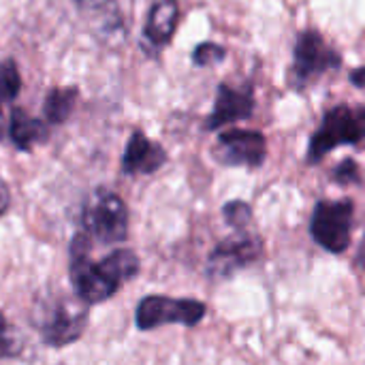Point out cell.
<instances>
[{
  "label": "cell",
  "mask_w": 365,
  "mask_h": 365,
  "mask_svg": "<svg viewBox=\"0 0 365 365\" xmlns=\"http://www.w3.org/2000/svg\"><path fill=\"white\" fill-rule=\"evenodd\" d=\"M139 272V259L130 250H113L103 261H90V237L81 231L71 242V280L83 304L109 299Z\"/></svg>",
  "instance_id": "1"
},
{
  "label": "cell",
  "mask_w": 365,
  "mask_h": 365,
  "mask_svg": "<svg viewBox=\"0 0 365 365\" xmlns=\"http://www.w3.org/2000/svg\"><path fill=\"white\" fill-rule=\"evenodd\" d=\"M361 141H365V105H336L325 111L319 128L312 133L306 163L317 165L336 148L359 145Z\"/></svg>",
  "instance_id": "2"
},
{
  "label": "cell",
  "mask_w": 365,
  "mask_h": 365,
  "mask_svg": "<svg viewBox=\"0 0 365 365\" xmlns=\"http://www.w3.org/2000/svg\"><path fill=\"white\" fill-rule=\"evenodd\" d=\"M342 66V56L323 38L319 30H302L297 32L293 45V62L287 73L289 88L295 92L306 90L323 75L338 71Z\"/></svg>",
  "instance_id": "3"
},
{
  "label": "cell",
  "mask_w": 365,
  "mask_h": 365,
  "mask_svg": "<svg viewBox=\"0 0 365 365\" xmlns=\"http://www.w3.org/2000/svg\"><path fill=\"white\" fill-rule=\"evenodd\" d=\"M83 233L103 244H120L128 235V207L111 190L98 188L83 205Z\"/></svg>",
  "instance_id": "4"
},
{
  "label": "cell",
  "mask_w": 365,
  "mask_h": 365,
  "mask_svg": "<svg viewBox=\"0 0 365 365\" xmlns=\"http://www.w3.org/2000/svg\"><path fill=\"white\" fill-rule=\"evenodd\" d=\"M355 203L351 199H321L310 218L312 240L329 255H344L351 246Z\"/></svg>",
  "instance_id": "5"
},
{
  "label": "cell",
  "mask_w": 365,
  "mask_h": 365,
  "mask_svg": "<svg viewBox=\"0 0 365 365\" xmlns=\"http://www.w3.org/2000/svg\"><path fill=\"white\" fill-rule=\"evenodd\" d=\"M88 325V310L83 302H73L66 297L47 299L38 308L36 327L47 346L62 349L79 340Z\"/></svg>",
  "instance_id": "6"
},
{
  "label": "cell",
  "mask_w": 365,
  "mask_h": 365,
  "mask_svg": "<svg viewBox=\"0 0 365 365\" xmlns=\"http://www.w3.org/2000/svg\"><path fill=\"white\" fill-rule=\"evenodd\" d=\"M205 304L197 299H173L165 295H148L141 299L135 312V323L141 331H150L163 325L195 327L205 317Z\"/></svg>",
  "instance_id": "7"
},
{
  "label": "cell",
  "mask_w": 365,
  "mask_h": 365,
  "mask_svg": "<svg viewBox=\"0 0 365 365\" xmlns=\"http://www.w3.org/2000/svg\"><path fill=\"white\" fill-rule=\"evenodd\" d=\"M263 257V240L255 233L235 231V235L216 244V248L207 257V276L212 280H227L252 265Z\"/></svg>",
  "instance_id": "8"
},
{
  "label": "cell",
  "mask_w": 365,
  "mask_h": 365,
  "mask_svg": "<svg viewBox=\"0 0 365 365\" xmlns=\"http://www.w3.org/2000/svg\"><path fill=\"white\" fill-rule=\"evenodd\" d=\"M212 156L225 167L259 169L267 158V139L261 130L250 128L222 130L212 148Z\"/></svg>",
  "instance_id": "9"
},
{
  "label": "cell",
  "mask_w": 365,
  "mask_h": 365,
  "mask_svg": "<svg viewBox=\"0 0 365 365\" xmlns=\"http://www.w3.org/2000/svg\"><path fill=\"white\" fill-rule=\"evenodd\" d=\"M255 88L246 83L244 88H235L231 83H220L216 90V101L205 118V130H218L227 124L250 120L255 113Z\"/></svg>",
  "instance_id": "10"
},
{
  "label": "cell",
  "mask_w": 365,
  "mask_h": 365,
  "mask_svg": "<svg viewBox=\"0 0 365 365\" xmlns=\"http://www.w3.org/2000/svg\"><path fill=\"white\" fill-rule=\"evenodd\" d=\"M167 163V152L160 143L148 139L143 130H135L124 148L122 171L124 175H150Z\"/></svg>",
  "instance_id": "11"
},
{
  "label": "cell",
  "mask_w": 365,
  "mask_h": 365,
  "mask_svg": "<svg viewBox=\"0 0 365 365\" xmlns=\"http://www.w3.org/2000/svg\"><path fill=\"white\" fill-rule=\"evenodd\" d=\"M178 21H180L178 0H158L148 11L143 24V38L152 49H163L171 43Z\"/></svg>",
  "instance_id": "12"
},
{
  "label": "cell",
  "mask_w": 365,
  "mask_h": 365,
  "mask_svg": "<svg viewBox=\"0 0 365 365\" xmlns=\"http://www.w3.org/2000/svg\"><path fill=\"white\" fill-rule=\"evenodd\" d=\"M6 133L11 137V143L19 150V152H30L34 145H41L47 141L49 137V128L47 122L32 118L28 111L24 109H13L9 124H6Z\"/></svg>",
  "instance_id": "13"
},
{
  "label": "cell",
  "mask_w": 365,
  "mask_h": 365,
  "mask_svg": "<svg viewBox=\"0 0 365 365\" xmlns=\"http://www.w3.org/2000/svg\"><path fill=\"white\" fill-rule=\"evenodd\" d=\"M79 98L77 88H53L47 92L43 103V118L51 126H60L68 120Z\"/></svg>",
  "instance_id": "14"
},
{
  "label": "cell",
  "mask_w": 365,
  "mask_h": 365,
  "mask_svg": "<svg viewBox=\"0 0 365 365\" xmlns=\"http://www.w3.org/2000/svg\"><path fill=\"white\" fill-rule=\"evenodd\" d=\"M21 92V75L17 64L6 58L0 60V113L6 103H13Z\"/></svg>",
  "instance_id": "15"
},
{
  "label": "cell",
  "mask_w": 365,
  "mask_h": 365,
  "mask_svg": "<svg viewBox=\"0 0 365 365\" xmlns=\"http://www.w3.org/2000/svg\"><path fill=\"white\" fill-rule=\"evenodd\" d=\"M227 58V49L218 43H212V41H203L195 47L192 51V64L199 66V68H207V66H214V64H220L222 60Z\"/></svg>",
  "instance_id": "16"
},
{
  "label": "cell",
  "mask_w": 365,
  "mask_h": 365,
  "mask_svg": "<svg viewBox=\"0 0 365 365\" xmlns=\"http://www.w3.org/2000/svg\"><path fill=\"white\" fill-rule=\"evenodd\" d=\"M222 216H225L229 227H233L235 231H244L252 220V207L246 201H240V199L229 201L222 207Z\"/></svg>",
  "instance_id": "17"
},
{
  "label": "cell",
  "mask_w": 365,
  "mask_h": 365,
  "mask_svg": "<svg viewBox=\"0 0 365 365\" xmlns=\"http://www.w3.org/2000/svg\"><path fill=\"white\" fill-rule=\"evenodd\" d=\"M334 182L338 186H353V184H361V169L359 163L355 158H344L334 167L331 173Z\"/></svg>",
  "instance_id": "18"
},
{
  "label": "cell",
  "mask_w": 365,
  "mask_h": 365,
  "mask_svg": "<svg viewBox=\"0 0 365 365\" xmlns=\"http://www.w3.org/2000/svg\"><path fill=\"white\" fill-rule=\"evenodd\" d=\"M21 353V342L17 340L13 327L0 312V359H11Z\"/></svg>",
  "instance_id": "19"
},
{
  "label": "cell",
  "mask_w": 365,
  "mask_h": 365,
  "mask_svg": "<svg viewBox=\"0 0 365 365\" xmlns=\"http://www.w3.org/2000/svg\"><path fill=\"white\" fill-rule=\"evenodd\" d=\"M349 81L359 88V90H365V66H357L351 75H349Z\"/></svg>",
  "instance_id": "20"
},
{
  "label": "cell",
  "mask_w": 365,
  "mask_h": 365,
  "mask_svg": "<svg viewBox=\"0 0 365 365\" xmlns=\"http://www.w3.org/2000/svg\"><path fill=\"white\" fill-rule=\"evenodd\" d=\"M9 205H11V190H9V186L0 180V216L9 210Z\"/></svg>",
  "instance_id": "21"
},
{
  "label": "cell",
  "mask_w": 365,
  "mask_h": 365,
  "mask_svg": "<svg viewBox=\"0 0 365 365\" xmlns=\"http://www.w3.org/2000/svg\"><path fill=\"white\" fill-rule=\"evenodd\" d=\"M355 265H357V267H361V269H365V235H364V240H361V244H359V248H357Z\"/></svg>",
  "instance_id": "22"
}]
</instances>
